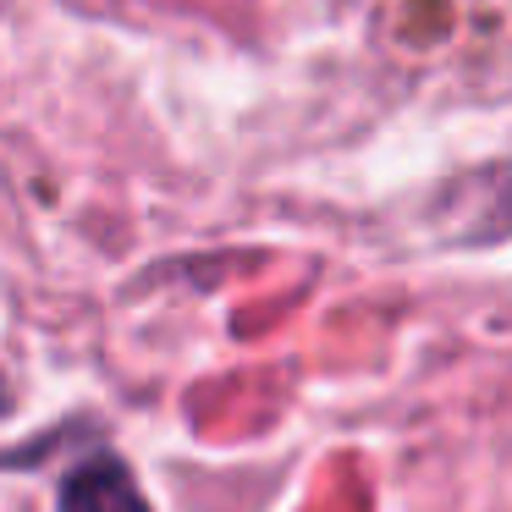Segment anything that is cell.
Listing matches in <instances>:
<instances>
[{
  "mask_svg": "<svg viewBox=\"0 0 512 512\" xmlns=\"http://www.w3.org/2000/svg\"><path fill=\"white\" fill-rule=\"evenodd\" d=\"M61 512H144V496H138L133 474L116 463L111 452L89 457L67 474L61 485Z\"/></svg>",
  "mask_w": 512,
  "mask_h": 512,
  "instance_id": "6da1fadb",
  "label": "cell"
}]
</instances>
